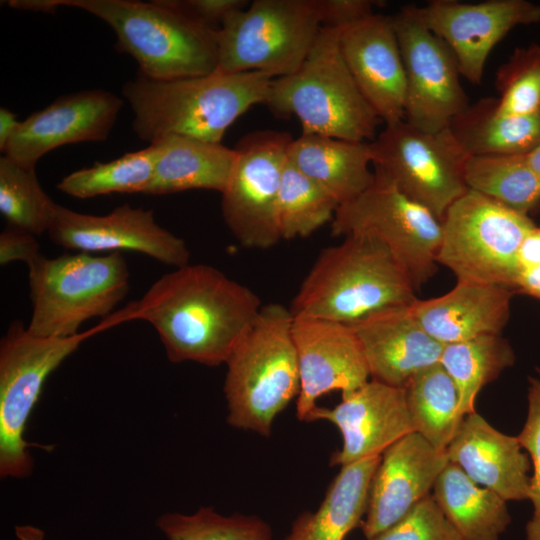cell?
Segmentation results:
<instances>
[{
    "label": "cell",
    "mask_w": 540,
    "mask_h": 540,
    "mask_svg": "<svg viewBox=\"0 0 540 540\" xmlns=\"http://www.w3.org/2000/svg\"><path fill=\"white\" fill-rule=\"evenodd\" d=\"M262 306L251 289L217 268L188 264L162 275L110 319L114 325L134 319L151 324L171 362L218 366Z\"/></svg>",
    "instance_id": "cell-1"
},
{
    "label": "cell",
    "mask_w": 540,
    "mask_h": 540,
    "mask_svg": "<svg viewBox=\"0 0 540 540\" xmlns=\"http://www.w3.org/2000/svg\"><path fill=\"white\" fill-rule=\"evenodd\" d=\"M273 77L262 72L213 73L172 80L138 75L122 87L134 114L132 128L156 144L169 136L221 143L252 106L266 103Z\"/></svg>",
    "instance_id": "cell-2"
},
{
    "label": "cell",
    "mask_w": 540,
    "mask_h": 540,
    "mask_svg": "<svg viewBox=\"0 0 540 540\" xmlns=\"http://www.w3.org/2000/svg\"><path fill=\"white\" fill-rule=\"evenodd\" d=\"M404 266L378 236L349 234L323 249L292 300L293 316L352 324L418 298Z\"/></svg>",
    "instance_id": "cell-3"
},
{
    "label": "cell",
    "mask_w": 540,
    "mask_h": 540,
    "mask_svg": "<svg viewBox=\"0 0 540 540\" xmlns=\"http://www.w3.org/2000/svg\"><path fill=\"white\" fill-rule=\"evenodd\" d=\"M84 10L115 32V48L132 56L139 74L172 80L213 73L218 62V28L199 22L171 0H60Z\"/></svg>",
    "instance_id": "cell-4"
},
{
    "label": "cell",
    "mask_w": 540,
    "mask_h": 540,
    "mask_svg": "<svg viewBox=\"0 0 540 540\" xmlns=\"http://www.w3.org/2000/svg\"><path fill=\"white\" fill-rule=\"evenodd\" d=\"M292 323L290 308L263 305L229 355L224 393L231 426L268 437L275 417L298 396Z\"/></svg>",
    "instance_id": "cell-5"
},
{
    "label": "cell",
    "mask_w": 540,
    "mask_h": 540,
    "mask_svg": "<svg viewBox=\"0 0 540 540\" xmlns=\"http://www.w3.org/2000/svg\"><path fill=\"white\" fill-rule=\"evenodd\" d=\"M339 32L322 27L300 68L273 79L265 104L276 115L295 116L302 134L372 141L381 120L345 63Z\"/></svg>",
    "instance_id": "cell-6"
},
{
    "label": "cell",
    "mask_w": 540,
    "mask_h": 540,
    "mask_svg": "<svg viewBox=\"0 0 540 540\" xmlns=\"http://www.w3.org/2000/svg\"><path fill=\"white\" fill-rule=\"evenodd\" d=\"M27 267L32 303L27 328L40 337L77 335L84 322L109 315L129 291V269L120 252L40 255Z\"/></svg>",
    "instance_id": "cell-7"
},
{
    "label": "cell",
    "mask_w": 540,
    "mask_h": 540,
    "mask_svg": "<svg viewBox=\"0 0 540 540\" xmlns=\"http://www.w3.org/2000/svg\"><path fill=\"white\" fill-rule=\"evenodd\" d=\"M322 27L316 0H255L228 14L218 28L215 71H255L274 79L290 75Z\"/></svg>",
    "instance_id": "cell-8"
},
{
    "label": "cell",
    "mask_w": 540,
    "mask_h": 540,
    "mask_svg": "<svg viewBox=\"0 0 540 540\" xmlns=\"http://www.w3.org/2000/svg\"><path fill=\"white\" fill-rule=\"evenodd\" d=\"M441 224L437 263L450 269L457 281L500 285L515 291L521 270L519 248L535 226L529 216L467 189L448 208Z\"/></svg>",
    "instance_id": "cell-9"
},
{
    "label": "cell",
    "mask_w": 540,
    "mask_h": 540,
    "mask_svg": "<svg viewBox=\"0 0 540 540\" xmlns=\"http://www.w3.org/2000/svg\"><path fill=\"white\" fill-rule=\"evenodd\" d=\"M97 327L70 337H40L21 321L10 324L0 342V474L23 478L33 460L24 440L29 416L49 375L93 334Z\"/></svg>",
    "instance_id": "cell-10"
},
{
    "label": "cell",
    "mask_w": 540,
    "mask_h": 540,
    "mask_svg": "<svg viewBox=\"0 0 540 540\" xmlns=\"http://www.w3.org/2000/svg\"><path fill=\"white\" fill-rule=\"evenodd\" d=\"M369 146L375 169L440 221L467 191L463 170L469 156L449 127L426 132L403 119L385 124Z\"/></svg>",
    "instance_id": "cell-11"
},
{
    "label": "cell",
    "mask_w": 540,
    "mask_h": 540,
    "mask_svg": "<svg viewBox=\"0 0 540 540\" xmlns=\"http://www.w3.org/2000/svg\"><path fill=\"white\" fill-rule=\"evenodd\" d=\"M374 175L363 193L338 207L331 233L336 237L375 234L391 249L418 289L436 272L441 221L402 193L381 171L375 169Z\"/></svg>",
    "instance_id": "cell-12"
},
{
    "label": "cell",
    "mask_w": 540,
    "mask_h": 540,
    "mask_svg": "<svg viewBox=\"0 0 540 540\" xmlns=\"http://www.w3.org/2000/svg\"><path fill=\"white\" fill-rule=\"evenodd\" d=\"M291 140L286 132L264 130L249 133L235 147L221 210L230 232L245 248L268 249L281 240L277 201Z\"/></svg>",
    "instance_id": "cell-13"
},
{
    "label": "cell",
    "mask_w": 540,
    "mask_h": 540,
    "mask_svg": "<svg viewBox=\"0 0 540 540\" xmlns=\"http://www.w3.org/2000/svg\"><path fill=\"white\" fill-rule=\"evenodd\" d=\"M392 18L406 78L404 120L426 132L444 130L470 104L455 55L421 22L415 5Z\"/></svg>",
    "instance_id": "cell-14"
},
{
    "label": "cell",
    "mask_w": 540,
    "mask_h": 540,
    "mask_svg": "<svg viewBox=\"0 0 540 540\" xmlns=\"http://www.w3.org/2000/svg\"><path fill=\"white\" fill-rule=\"evenodd\" d=\"M47 233L58 246L77 252L133 251L174 268L190 262V251L182 238L160 226L152 210L128 203L100 216L56 203Z\"/></svg>",
    "instance_id": "cell-15"
},
{
    "label": "cell",
    "mask_w": 540,
    "mask_h": 540,
    "mask_svg": "<svg viewBox=\"0 0 540 540\" xmlns=\"http://www.w3.org/2000/svg\"><path fill=\"white\" fill-rule=\"evenodd\" d=\"M415 12L451 49L461 76L476 85L482 81L492 49L513 28L540 22V4L527 0H432L415 6Z\"/></svg>",
    "instance_id": "cell-16"
},
{
    "label": "cell",
    "mask_w": 540,
    "mask_h": 540,
    "mask_svg": "<svg viewBox=\"0 0 540 540\" xmlns=\"http://www.w3.org/2000/svg\"><path fill=\"white\" fill-rule=\"evenodd\" d=\"M292 336L300 376L296 403L300 420L310 422L322 395L340 391L343 399L369 381L363 351L349 324L293 316Z\"/></svg>",
    "instance_id": "cell-17"
},
{
    "label": "cell",
    "mask_w": 540,
    "mask_h": 540,
    "mask_svg": "<svg viewBox=\"0 0 540 540\" xmlns=\"http://www.w3.org/2000/svg\"><path fill=\"white\" fill-rule=\"evenodd\" d=\"M122 106L120 97L100 89L63 95L21 121L3 155L36 170L37 162L58 147L105 141Z\"/></svg>",
    "instance_id": "cell-18"
},
{
    "label": "cell",
    "mask_w": 540,
    "mask_h": 540,
    "mask_svg": "<svg viewBox=\"0 0 540 540\" xmlns=\"http://www.w3.org/2000/svg\"><path fill=\"white\" fill-rule=\"evenodd\" d=\"M327 420L340 431L342 448L331 465L344 466L382 453L405 435L414 432L405 390L369 380L333 408L317 406L310 422Z\"/></svg>",
    "instance_id": "cell-19"
},
{
    "label": "cell",
    "mask_w": 540,
    "mask_h": 540,
    "mask_svg": "<svg viewBox=\"0 0 540 540\" xmlns=\"http://www.w3.org/2000/svg\"><path fill=\"white\" fill-rule=\"evenodd\" d=\"M448 463L445 451L434 448L416 432L388 447L381 455L371 483L363 524L366 538L387 530L431 495Z\"/></svg>",
    "instance_id": "cell-20"
},
{
    "label": "cell",
    "mask_w": 540,
    "mask_h": 540,
    "mask_svg": "<svg viewBox=\"0 0 540 540\" xmlns=\"http://www.w3.org/2000/svg\"><path fill=\"white\" fill-rule=\"evenodd\" d=\"M345 63L385 124L404 119L406 78L393 18L379 13L339 29Z\"/></svg>",
    "instance_id": "cell-21"
},
{
    "label": "cell",
    "mask_w": 540,
    "mask_h": 540,
    "mask_svg": "<svg viewBox=\"0 0 540 540\" xmlns=\"http://www.w3.org/2000/svg\"><path fill=\"white\" fill-rule=\"evenodd\" d=\"M349 325L374 380L404 388L414 375L440 361L444 345L424 330L411 305L386 309Z\"/></svg>",
    "instance_id": "cell-22"
},
{
    "label": "cell",
    "mask_w": 540,
    "mask_h": 540,
    "mask_svg": "<svg viewBox=\"0 0 540 540\" xmlns=\"http://www.w3.org/2000/svg\"><path fill=\"white\" fill-rule=\"evenodd\" d=\"M448 461L472 481L506 501L529 500L531 462L517 437L495 429L472 412L459 424L447 446Z\"/></svg>",
    "instance_id": "cell-23"
},
{
    "label": "cell",
    "mask_w": 540,
    "mask_h": 540,
    "mask_svg": "<svg viewBox=\"0 0 540 540\" xmlns=\"http://www.w3.org/2000/svg\"><path fill=\"white\" fill-rule=\"evenodd\" d=\"M513 289L457 281L447 293L417 299L411 309L424 330L443 345L501 334L510 316Z\"/></svg>",
    "instance_id": "cell-24"
},
{
    "label": "cell",
    "mask_w": 540,
    "mask_h": 540,
    "mask_svg": "<svg viewBox=\"0 0 540 540\" xmlns=\"http://www.w3.org/2000/svg\"><path fill=\"white\" fill-rule=\"evenodd\" d=\"M287 159L339 206L363 193L375 176L369 168L372 164L369 142L301 134L289 143Z\"/></svg>",
    "instance_id": "cell-25"
},
{
    "label": "cell",
    "mask_w": 540,
    "mask_h": 540,
    "mask_svg": "<svg viewBox=\"0 0 540 540\" xmlns=\"http://www.w3.org/2000/svg\"><path fill=\"white\" fill-rule=\"evenodd\" d=\"M152 180L144 194L163 195L193 189L226 188L235 160V148L189 137L169 136L160 142Z\"/></svg>",
    "instance_id": "cell-26"
},
{
    "label": "cell",
    "mask_w": 540,
    "mask_h": 540,
    "mask_svg": "<svg viewBox=\"0 0 540 540\" xmlns=\"http://www.w3.org/2000/svg\"><path fill=\"white\" fill-rule=\"evenodd\" d=\"M449 129L468 156L528 154L540 144V109L506 114L499 111L497 98L485 97L453 118Z\"/></svg>",
    "instance_id": "cell-27"
},
{
    "label": "cell",
    "mask_w": 540,
    "mask_h": 540,
    "mask_svg": "<svg viewBox=\"0 0 540 540\" xmlns=\"http://www.w3.org/2000/svg\"><path fill=\"white\" fill-rule=\"evenodd\" d=\"M435 501L463 540H500L511 522L506 500L449 462L433 488Z\"/></svg>",
    "instance_id": "cell-28"
},
{
    "label": "cell",
    "mask_w": 540,
    "mask_h": 540,
    "mask_svg": "<svg viewBox=\"0 0 540 540\" xmlns=\"http://www.w3.org/2000/svg\"><path fill=\"white\" fill-rule=\"evenodd\" d=\"M380 460L374 456L341 466L318 510L301 518L288 540H343L367 511Z\"/></svg>",
    "instance_id": "cell-29"
},
{
    "label": "cell",
    "mask_w": 540,
    "mask_h": 540,
    "mask_svg": "<svg viewBox=\"0 0 540 540\" xmlns=\"http://www.w3.org/2000/svg\"><path fill=\"white\" fill-rule=\"evenodd\" d=\"M414 432L445 451L459 424L460 395L440 363L414 375L404 387Z\"/></svg>",
    "instance_id": "cell-30"
},
{
    "label": "cell",
    "mask_w": 540,
    "mask_h": 540,
    "mask_svg": "<svg viewBox=\"0 0 540 540\" xmlns=\"http://www.w3.org/2000/svg\"><path fill=\"white\" fill-rule=\"evenodd\" d=\"M467 189L529 216L540 206V176L526 154L469 156L464 164Z\"/></svg>",
    "instance_id": "cell-31"
},
{
    "label": "cell",
    "mask_w": 540,
    "mask_h": 540,
    "mask_svg": "<svg viewBox=\"0 0 540 540\" xmlns=\"http://www.w3.org/2000/svg\"><path fill=\"white\" fill-rule=\"evenodd\" d=\"M515 354L501 334L483 335L443 346L439 363L453 379L460 395V417L475 412L478 393L511 367Z\"/></svg>",
    "instance_id": "cell-32"
},
{
    "label": "cell",
    "mask_w": 540,
    "mask_h": 540,
    "mask_svg": "<svg viewBox=\"0 0 540 540\" xmlns=\"http://www.w3.org/2000/svg\"><path fill=\"white\" fill-rule=\"evenodd\" d=\"M158 151L156 144H150L115 160L95 163L62 178L57 189L78 199L112 193L144 194L153 177Z\"/></svg>",
    "instance_id": "cell-33"
},
{
    "label": "cell",
    "mask_w": 540,
    "mask_h": 540,
    "mask_svg": "<svg viewBox=\"0 0 540 540\" xmlns=\"http://www.w3.org/2000/svg\"><path fill=\"white\" fill-rule=\"evenodd\" d=\"M337 201L288 159L283 170L278 201L277 228L281 239L307 237L332 222Z\"/></svg>",
    "instance_id": "cell-34"
},
{
    "label": "cell",
    "mask_w": 540,
    "mask_h": 540,
    "mask_svg": "<svg viewBox=\"0 0 540 540\" xmlns=\"http://www.w3.org/2000/svg\"><path fill=\"white\" fill-rule=\"evenodd\" d=\"M55 205L41 187L36 170L0 157V212L9 226L36 236L47 232Z\"/></svg>",
    "instance_id": "cell-35"
},
{
    "label": "cell",
    "mask_w": 540,
    "mask_h": 540,
    "mask_svg": "<svg viewBox=\"0 0 540 540\" xmlns=\"http://www.w3.org/2000/svg\"><path fill=\"white\" fill-rule=\"evenodd\" d=\"M157 526L168 540H271L269 528L261 520L224 516L212 508L192 514L166 513Z\"/></svg>",
    "instance_id": "cell-36"
},
{
    "label": "cell",
    "mask_w": 540,
    "mask_h": 540,
    "mask_svg": "<svg viewBox=\"0 0 540 540\" xmlns=\"http://www.w3.org/2000/svg\"><path fill=\"white\" fill-rule=\"evenodd\" d=\"M499 111L512 115L531 114L540 109V45L514 50L495 77Z\"/></svg>",
    "instance_id": "cell-37"
},
{
    "label": "cell",
    "mask_w": 540,
    "mask_h": 540,
    "mask_svg": "<svg viewBox=\"0 0 540 540\" xmlns=\"http://www.w3.org/2000/svg\"><path fill=\"white\" fill-rule=\"evenodd\" d=\"M367 540H463L432 495L393 526Z\"/></svg>",
    "instance_id": "cell-38"
},
{
    "label": "cell",
    "mask_w": 540,
    "mask_h": 540,
    "mask_svg": "<svg viewBox=\"0 0 540 540\" xmlns=\"http://www.w3.org/2000/svg\"><path fill=\"white\" fill-rule=\"evenodd\" d=\"M527 416L517 440L531 462L529 500L533 514L526 525V540H540V370L539 377L529 378Z\"/></svg>",
    "instance_id": "cell-39"
},
{
    "label": "cell",
    "mask_w": 540,
    "mask_h": 540,
    "mask_svg": "<svg viewBox=\"0 0 540 540\" xmlns=\"http://www.w3.org/2000/svg\"><path fill=\"white\" fill-rule=\"evenodd\" d=\"M323 27L343 29L374 13L382 2L372 0H316Z\"/></svg>",
    "instance_id": "cell-40"
},
{
    "label": "cell",
    "mask_w": 540,
    "mask_h": 540,
    "mask_svg": "<svg viewBox=\"0 0 540 540\" xmlns=\"http://www.w3.org/2000/svg\"><path fill=\"white\" fill-rule=\"evenodd\" d=\"M36 235L8 226L0 234V264L24 262L27 266L41 254Z\"/></svg>",
    "instance_id": "cell-41"
},
{
    "label": "cell",
    "mask_w": 540,
    "mask_h": 540,
    "mask_svg": "<svg viewBox=\"0 0 540 540\" xmlns=\"http://www.w3.org/2000/svg\"><path fill=\"white\" fill-rule=\"evenodd\" d=\"M171 3L189 17L215 28L228 14L248 5L245 0H171Z\"/></svg>",
    "instance_id": "cell-42"
},
{
    "label": "cell",
    "mask_w": 540,
    "mask_h": 540,
    "mask_svg": "<svg viewBox=\"0 0 540 540\" xmlns=\"http://www.w3.org/2000/svg\"><path fill=\"white\" fill-rule=\"evenodd\" d=\"M520 269L540 266V227L536 225L525 235L518 252Z\"/></svg>",
    "instance_id": "cell-43"
},
{
    "label": "cell",
    "mask_w": 540,
    "mask_h": 540,
    "mask_svg": "<svg viewBox=\"0 0 540 540\" xmlns=\"http://www.w3.org/2000/svg\"><path fill=\"white\" fill-rule=\"evenodd\" d=\"M515 291L540 300V266L521 269L516 281Z\"/></svg>",
    "instance_id": "cell-44"
},
{
    "label": "cell",
    "mask_w": 540,
    "mask_h": 540,
    "mask_svg": "<svg viewBox=\"0 0 540 540\" xmlns=\"http://www.w3.org/2000/svg\"><path fill=\"white\" fill-rule=\"evenodd\" d=\"M21 121L17 115L5 107L0 108V151L3 153L11 138L17 132Z\"/></svg>",
    "instance_id": "cell-45"
},
{
    "label": "cell",
    "mask_w": 540,
    "mask_h": 540,
    "mask_svg": "<svg viewBox=\"0 0 540 540\" xmlns=\"http://www.w3.org/2000/svg\"><path fill=\"white\" fill-rule=\"evenodd\" d=\"M8 3L13 8L41 13H54L61 7L60 0H12Z\"/></svg>",
    "instance_id": "cell-46"
},
{
    "label": "cell",
    "mask_w": 540,
    "mask_h": 540,
    "mask_svg": "<svg viewBox=\"0 0 540 540\" xmlns=\"http://www.w3.org/2000/svg\"><path fill=\"white\" fill-rule=\"evenodd\" d=\"M15 535L19 540H44V532L31 525H21L15 527Z\"/></svg>",
    "instance_id": "cell-47"
},
{
    "label": "cell",
    "mask_w": 540,
    "mask_h": 540,
    "mask_svg": "<svg viewBox=\"0 0 540 540\" xmlns=\"http://www.w3.org/2000/svg\"><path fill=\"white\" fill-rule=\"evenodd\" d=\"M526 158L531 168L540 176V144L526 154Z\"/></svg>",
    "instance_id": "cell-48"
}]
</instances>
